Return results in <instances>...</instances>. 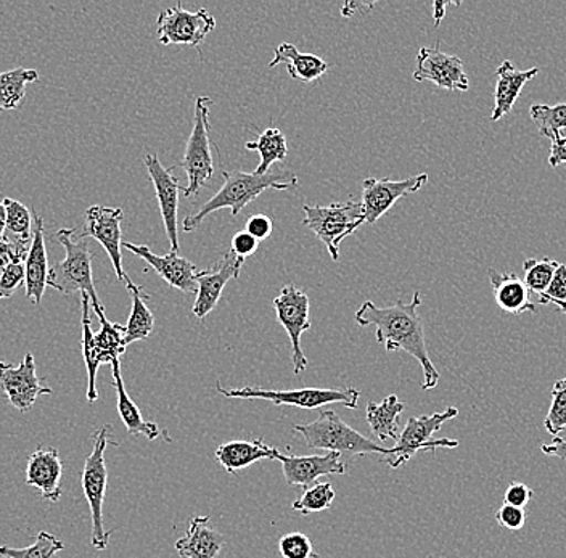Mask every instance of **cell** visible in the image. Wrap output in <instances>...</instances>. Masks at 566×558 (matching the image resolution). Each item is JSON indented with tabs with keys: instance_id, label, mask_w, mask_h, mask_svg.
I'll list each match as a JSON object with an SVG mask.
<instances>
[{
	"instance_id": "6da1fadb",
	"label": "cell",
	"mask_w": 566,
	"mask_h": 558,
	"mask_svg": "<svg viewBox=\"0 0 566 558\" xmlns=\"http://www.w3.org/2000/svg\"><path fill=\"white\" fill-rule=\"evenodd\" d=\"M422 306L420 292L413 293L412 302L395 303L392 306L378 307L371 302L364 303L357 309L356 323L360 327L377 328L375 337L387 351H406L422 364L423 391L433 390L440 381V373L428 356L427 341H424L423 320L419 316Z\"/></svg>"
},
{
	"instance_id": "7a4b0ae2",
	"label": "cell",
	"mask_w": 566,
	"mask_h": 558,
	"mask_svg": "<svg viewBox=\"0 0 566 558\" xmlns=\"http://www.w3.org/2000/svg\"><path fill=\"white\" fill-rule=\"evenodd\" d=\"M222 178H224V186L221 187V190L208 200L197 213L189 214L184 219V231H195L211 213L224 210V208H229L233 218L239 217L243 208L256 200L265 190L274 189L283 192V190H293L298 187V176L289 171L268 172L264 176L254 175V172L248 175V172L224 171Z\"/></svg>"
},
{
	"instance_id": "3957f363",
	"label": "cell",
	"mask_w": 566,
	"mask_h": 558,
	"mask_svg": "<svg viewBox=\"0 0 566 558\" xmlns=\"http://www.w3.org/2000/svg\"><path fill=\"white\" fill-rule=\"evenodd\" d=\"M74 232L76 229H60L56 232V239L65 249V260L49 271L48 287L56 289L62 295L86 293L91 298L92 309H97L102 305L92 278V252L84 240L74 236Z\"/></svg>"
},
{
	"instance_id": "277c9868",
	"label": "cell",
	"mask_w": 566,
	"mask_h": 558,
	"mask_svg": "<svg viewBox=\"0 0 566 558\" xmlns=\"http://www.w3.org/2000/svg\"><path fill=\"white\" fill-rule=\"evenodd\" d=\"M81 303H83V355L88 376L87 401L95 402L98 399L97 387H95L98 367L102 364L112 366L126 351L124 325L109 323L106 319L104 306H101L94 310L101 319L102 328L98 334H92L91 317H88L91 298L86 293H81Z\"/></svg>"
},
{
	"instance_id": "5b68a950",
	"label": "cell",
	"mask_w": 566,
	"mask_h": 558,
	"mask_svg": "<svg viewBox=\"0 0 566 558\" xmlns=\"http://www.w3.org/2000/svg\"><path fill=\"white\" fill-rule=\"evenodd\" d=\"M296 433L303 434L310 450L328 452H348V454H380L387 457V448L374 443L352 429L335 411H321L313 423L293 427Z\"/></svg>"
},
{
	"instance_id": "8992f818",
	"label": "cell",
	"mask_w": 566,
	"mask_h": 558,
	"mask_svg": "<svg viewBox=\"0 0 566 558\" xmlns=\"http://www.w3.org/2000/svg\"><path fill=\"white\" fill-rule=\"evenodd\" d=\"M109 427H102L94 436V448L87 455L84 464L83 493L86 496L88 508L92 515V546L97 550H105L108 547L112 531H106L104 526V503L106 485H108V470H106L105 452L106 446H118V443L109 440Z\"/></svg>"
},
{
	"instance_id": "52a82bcc",
	"label": "cell",
	"mask_w": 566,
	"mask_h": 558,
	"mask_svg": "<svg viewBox=\"0 0 566 558\" xmlns=\"http://www.w3.org/2000/svg\"><path fill=\"white\" fill-rule=\"evenodd\" d=\"M304 225L327 246L332 260H339V243L364 224L363 203L348 200L328 207L304 204Z\"/></svg>"
},
{
	"instance_id": "ba28073f",
	"label": "cell",
	"mask_w": 566,
	"mask_h": 558,
	"mask_svg": "<svg viewBox=\"0 0 566 558\" xmlns=\"http://www.w3.org/2000/svg\"><path fill=\"white\" fill-rule=\"evenodd\" d=\"M458 415V408H448L446 411L437 412V414L410 417L407 420L405 430L399 434L395 448L388 450V455L385 457L389 467H401L420 451H437L440 448L454 450V448H458L459 441L449 440V438L434 440L433 438L434 433L441 430L446 422L455 419Z\"/></svg>"
},
{
	"instance_id": "9c48e42d",
	"label": "cell",
	"mask_w": 566,
	"mask_h": 558,
	"mask_svg": "<svg viewBox=\"0 0 566 558\" xmlns=\"http://www.w3.org/2000/svg\"><path fill=\"white\" fill-rule=\"evenodd\" d=\"M222 397L230 399H264L275 406H292L300 409H321L328 404H342L348 409H357L360 391L356 388L331 390V388H303V390H263L258 387L228 388L216 385Z\"/></svg>"
},
{
	"instance_id": "30bf717a",
	"label": "cell",
	"mask_w": 566,
	"mask_h": 558,
	"mask_svg": "<svg viewBox=\"0 0 566 558\" xmlns=\"http://www.w3.org/2000/svg\"><path fill=\"white\" fill-rule=\"evenodd\" d=\"M210 97L195 101L193 129L186 145L180 168L187 172L189 186L182 189L184 197H195L201 187L207 186L214 176V162L210 150Z\"/></svg>"
},
{
	"instance_id": "8fae6325",
	"label": "cell",
	"mask_w": 566,
	"mask_h": 558,
	"mask_svg": "<svg viewBox=\"0 0 566 558\" xmlns=\"http://www.w3.org/2000/svg\"><path fill=\"white\" fill-rule=\"evenodd\" d=\"M274 309L279 323L285 328L290 343H292V362L295 376H301L307 369V358L301 349V337L311 328L310 296L295 285H285L277 298L274 299Z\"/></svg>"
},
{
	"instance_id": "7c38bea8",
	"label": "cell",
	"mask_w": 566,
	"mask_h": 558,
	"mask_svg": "<svg viewBox=\"0 0 566 558\" xmlns=\"http://www.w3.org/2000/svg\"><path fill=\"white\" fill-rule=\"evenodd\" d=\"M123 210L122 208H109L101 207V204H94L88 208L86 214H84V228L81 232H74V236L77 240L95 239L105 252L108 253L109 260H112L113 270L118 275L122 284H133L126 272L123 270V256H122V222H123Z\"/></svg>"
},
{
	"instance_id": "4fadbf2b",
	"label": "cell",
	"mask_w": 566,
	"mask_h": 558,
	"mask_svg": "<svg viewBox=\"0 0 566 558\" xmlns=\"http://www.w3.org/2000/svg\"><path fill=\"white\" fill-rule=\"evenodd\" d=\"M216 28L214 17L208 10L197 12L182 9L177 3L172 9H166L157 19L158 41L163 45L180 44L198 48Z\"/></svg>"
},
{
	"instance_id": "5bb4252c",
	"label": "cell",
	"mask_w": 566,
	"mask_h": 558,
	"mask_svg": "<svg viewBox=\"0 0 566 558\" xmlns=\"http://www.w3.org/2000/svg\"><path fill=\"white\" fill-rule=\"evenodd\" d=\"M0 393L6 394L10 404L20 412L33 409L42 394H52V390L39 380L34 356L27 352L20 366L0 362Z\"/></svg>"
},
{
	"instance_id": "9a60e30c",
	"label": "cell",
	"mask_w": 566,
	"mask_h": 558,
	"mask_svg": "<svg viewBox=\"0 0 566 558\" xmlns=\"http://www.w3.org/2000/svg\"><path fill=\"white\" fill-rule=\"evenodd\" d=\"M144 165L147 168L148 176L154 182L155 192L159 203V213L165 222L166 235H168L171 250L169 252L179 253V221H177V211H179V193L184 187L179 186L175 176V168H165L159 161L157 155H145Z\"/></svg>"
},
{
	"instance_id": "2e32d148",
	"label": "cell",
	"mask_w": 566,
	"mask_h": 558,
	"mask_svg": "<svg viewBox=\"0 0 566 558\" xmlns=\"http://www.w3.org/2000/svg\"><path fill=\"white\" fill-rule=\"evenodd\" d=\"M427 182L428 175L402 180L367 178L363 183L364 221L375 224L395 207L396 201L419 192Z\"/></svg>"
},
{
	"instance_id": "e0dca14e",
	"label": "cell",
	"mask_w": 566,
	"mask_h": 558,
	"mask_svg": "<svg viewBox=\"0 0 566 558\" xmlns=\"http://www.w3.org/2000/svg\"><path fill=\"white\" fill-rule=\"evenodd\" d=\"M417 83L430 81L444 91L467 92L470 90L463 62L455 55L444 54L438 48H422L417 55V69L413 72Z\"/></svg>"
},
{
	"instance_id": "ac0fdd59",
	"label": "cell",
	"mask_w": 566,
	"mask_h": 558,
	"mask_svg": "<svg viewBox=\"0 0 566 558\" xmlns=\"http://www.w3.org/2000/svg\"><path fill=\"white\" fill-rule=\"evenodd\" d=\"M243 264H245V260L229 250L210 270L198 272L197 298H195L192 309L197 319L203 320L216 309L226 285L240 277Z\"/></svg>"
},
{
	"instance_id": "d6986e66",
	"label": "cell",
	"mask_w": 566,
	"mask_h": 558,
	"mask_svg": "<svg viewBox=\"0 0 566 558\" xmlns=\"http://www.w3.org/2000/svg\"><path fill=\"white\" fill-rule=\"evenodd\" d=\"M275 461L281 462L286 483L304 489L316 485L321 476H339L348 472L338 452H327L324 455H283L279 452Z\"/></svg>"
},
{
	"instance_id": "ffe728a7",
	"label": "cell",
	"mask_w": 566,
	"mask_h": 558,
	"mask_svg": "<svg viewBox=\"0 0 566 558\" xmlns=\"http://www.w3.org/2000/svg\"><path fill=\"white\" fill-rule=\"evenodd\" d=\"M123 246L127 252L134 253L140 260L147 261L159 277L166 284L171 285L172 288L180 289L186 295H197V277L200 271L197 270L192 261L180 256L179 253L172 252L166 253L165 256H158L148 246L134 245L130 242H123Z\"/></svg>"
},
{
	"instance_id": "44dd1931",
	"label": "cell",
	"mask_w": 566,
	"mask_h": 558,
	"mask_svg": "<svg viewBox=\"0 0 566 558\" xmlns=\"http://www.w3.org/2000/svg\"><path fill=\"white\" fill-rule=\"evenodd\" d=\"M63 464L55 448H38L28 457L27 485L41 491L42 499L59 503L62 497Z\"/></svg>"
},
{
	"instance_id": "7402d4cb",
	"label": "cell",
	"mask_w": 566,
	"mask_h": 558,
	"mask_svg": "<svg viewBox=\"0 0 566 558\" xmlns=\"http://www.w3.org/2000/svg\"><path fill=\"white\" fill-rule=\"evenodd\" d=\"M33 240L24 257V272H27V298L34 305H41L42 296L48 288L49 257L45 249L44 219L34 214Z\"/></svg>"
},
{
	"instance_id": "603a6c76",
	"label": "cell",
	"mask_w": 566,
	"mask_h": 558,
	"mask_svg": "<svg viewBox=\"0 0 566 558\" xmlns=\"http://www.w3.org/2000/svg\"><path fill=\"white\" fill-rule=\"evenodd\" d=\"M539 74V69L526 70V72H520L513 66L511 60H504L502 65L499 66L495 76H497V83H495L494 91V109L491 115V122H499L504 118L505 115L512 112L515 107L516 101H518L520 94H522L523 87L530 83L531 80Z\"/></svg>"
},
{
	"instance_id": "cb8c5ba5",
	"label": "cell",
	"mask_w": 566,
	"mask_h": 558,
	"mask_svg": "<svg viewBox=\"0 0 566 558\" xmlns=\"http://www.w3.org/2000/svg\"><path fill=\"white\" fill-rule=\"evenodd\" d=\"M224 536L210 526V517H193L189 531L176 543V550L182 558H216L224 546Z\"/></svg>"
},
{
	"instance_id": "d4e9b609",
	"label": "cell",
	"mask_w": 566,
	"mask_h": 558,
	"mask_svg": "<svg viewBox=\"0 0 566 558\" xmlns=\"http://www.w3.org/2000/svg\"><path fill=\"white\" fill-rule=\"evenodd\" d=\"M112 370L113 387L116 388V393H118V412L124 427H126L127 433H129L130 436L144 434V436L150 441L158 440L159 436H165L166 441H171L168 432L159 430L157 423L147 422V420L142 417L140 409L137 408L136 402L127 394L126 388H124L119 360H115V362L112 364Z\"/></svg>"
},
{
	"instance_id": "484cf974",
	"label": "cell",
	"mask_w": 566,
	"mask_h": 558,
	"mask_svg": "<svg viewBox=\"0 0 566 558\" xmlns=\"http://www.w3.org/2000/svg\"><path fill=\"white\" fill-rule=\"evenodd\" d=\"M488 275H490L495 303L504 313H536V306L530 299V289L518 275L513 272L501 274L495 270L488 271Z\"/></svg>"
},
{
	"instance_id": "4316f807",
	"label": "cell",
	"mask_w": 566,
	"mask_h": 558,
	"mask_svg": "<svg viewBox=\"0 0 566 558\" xmlns=\"http://www.w3.org/2000/svg\"><path fill=\"white\" fill-rule=\"evenodd\" d=\"M279 450L268 446L264 441H230V443L222 444L216 450V459L226 472L233 475V473L242 472L254 462L261 459H272L274 461L279 455Z\"/></svg>"
},
{
	"instance_id": "83f0119b",
	"label": "cell",
	"mask_w": 566,
	"mask_h": 558,
	"mask_svg": "<svg viewBox=\"0 0 566 558\" xmlns=\"http://www.w3.org/2000/svg\"><path fill=\"white\" fill-rule=\"evenodd\" d=\"M285 63L290 77L301 83H313L328 72V63L318 59L317 55L303 54L290 42H282L275 49L274 59L269 62L271 69Z\"/></svg>"
},
{
	"instance_id": "f1b7e54d",
	"label": "cell",
	"mask_w": 566,
	"mask_h": 558,
	"mask_svg": "<svg viewBox=\"0 0 566 558\" xmlns=\"http://www.w3.org/2000/svg\"><path fill=\"white\" fill-rule=\"evenodd\" d=\"M406 404L399 401L396 394L385 398L384 402H369L366 409V419L371 434L380 441H398L399 417L405 412Z\"/></svg>"
},
{
	"instance_id": "f546056e",
	"label": "cell",
	"mask_w": 566,
	"mask_h": 558,
	"mask_svg": "<svg viewBox=\"0 0 566 558\" xmlns=\"http://www.w3.org/2000/svg\"><path fill=\"white\" fill-rule=\"evenodd\" d=\"M126 288L133 295V310L127 325H124V345L127 348L133 343L147 340L150 337L155 327V317L147 306V299H150V296L144 295V289L134 282Z\"/></svg>"
},
{
	"instance_id": "4dcf8cb0",
	"label": "cell",
	"mask_w": 566,
	"mask_h": 558,
	"mask_svg": "<svg viewBox=\"0 0 566 558\" xmlns=\"http://www.w3.org/2000/svg\"><path fill=\"white\" fill-rule=\"evenodd\" d=\"M6 207V234L3 239L28 252L33 240V217L23 203L13 199H3Z\"/></svg>"
},
{
	"instance_id": "1f68e13d",
	"label": "cell",
	"mask_w": 566,
	"mask_h": 558,
	"mask_svg": "<svg viewBox=\"0 0 566 558\" xmlns=\"http://www.w3.org/2000/svg\"><path fill=\"white\" fill-rule=\"evenodd\" d=\"M247 150L258 151L261 157L260 166H258L254 175H268L269 169L274 162L283 161L289 155V145H286L285 136L277 127H269L263 134L258 136L253 143L245 144Z\"/></svg>"
},
{
	"instance_id": "d6a6232c",
	"label": "cell",
	"mask_w": 566,
	"mask_h": 558,
	"mask_svg": "<svg viewBox=\"0 0 566 558\" xmlns=\"http://www.w3.org/2000/svg\"><path fill=\"white\" fill-rule=\"evenodd\" d=\"M38 80L39 73L35 70L15 69L0 73V112L20 107L27 95V84Z\"/></svg>"
},
{
	"instance_id": "836d02e7",
	"label": "cell",
	"mask_w": 566,
	"mask_h": 558,
	"mask_svg": "<svg viewBox=\"0 0 566 558\" xmlns=\"http://www.w3.org/2000/svg\"><path fill=\"white\" fill-rule=\"evenodd\" d=\"M65 549V544L56 536L48 531H41L35 538L33 546L24 549L13 547H0V557L3 558H59V552Z\"/></svg>"
},
{
	"instance_id": "e575fe53",
	"label": "cell",
	"mask_w": 566,
	"mask_h": 558,
	"mask_svg": "<svg viewBox=\"0 0 566 558\" xmlns=\"http://www.w3.org/2000/svg\"><path fill=\"white\" fill-rule=\"evenodd\" d=\"M558 266H560V263L551 260V257H541V260L528 257V260L523 261V272H525V281L523 282H525L530 293L544 295Z\"/></svg>"
},
{
	"instance_id": "d590c367",
	"label": "cell",
	"mask_w": 566,
	"mask_h": 558,
	"mask_svg": "<svg viewBox=\"0 0 566 558\" xmlns=\"http://www.w3.org/2000/svg\"><path fill=\"white\" fill-rule=\"evenodd\" d=\"M530 116L537 126L539 133L547 139L562 136L566 129V104L551 105L533 104L530 108Z\"/></svg>"
},
{
	"instance_id": "8d00e7d4",
	"label": "cell",
	"mask_w": 566,
	"mask_h": 558,
	"mask_svg": "<svg viewBox=\"0 0 566 558\" xmlns=\"http://www.w3.org/2000/svg\"><path fill=\"white\" fill-rule=\"evenodd\" d=\"M335 497V489L331 483H316L304 489L303 496L293 503L292 508L301 515L321 514L332 507Z\"/></svg>"
},
{
	"instance_id": "74e56055",
	"label": "cell",
	"mask_w": 566,
	"mask_h": 558,
	"mask_svg": "<svg viewBox=\"0 0 566 558\" xmlns=\"http://www.w3.org/2000/svg\"><path fill=\"white\" fill-rule=\"evenodd\" d=\"M544 427L554 438L566 430V377L555 381L552 388V406L544 420Z\"/></svg>"
},
{
	"instance_id": "f35d334b",
	"label": "cell",
	"mask_w": 566,
	"mask_h": 558,
	"mask_svg": "<svg viewBox=\"0 0 566 558\" xmlns=\"http://www.w3.org/2000/svg\"><path fill=\"white\" fill-rule=\"evenodd\" d=\"M279 550L283 558H317L313 540L303 533H290L279 540Z\"/></svg>"
},
{
	"instance_id": "ab89813d",
	"label": "cell",
	"mask_w": 566,
	"mask_h": 558,
	"mask_svg": "<svg viewBox=\"0 0 566 558\" xmlns=\"http://www.w3.org/2000/svg\"><path fill=\"white\" fill-rule=\"evenodd\" d=\"M27 281L24 263H12L0 275V299L10 298Z\"/></svg>"
},
{
	"instance_id": "60d3db41",
	"label": "cell",
	"mask_w": 566,
	"mask_h": 558,
	"mask_svg": "<svg viewBox=\"0 0 566 558\" xmlns=\"http://www.w3.org/2000/svg\"><path fill=\"white\" fill-rule=\"evenodd\" d=\"M551 302L566 303V264L557 267L546 293L539 296L541 305H548Z\"/></svg>"
},
{
	"instance_id": "b9f144b4",
	"label": "cell",
	"mask_w": 566,
	"mask_h": 558,
	"mask_svg": "<svg viewBox=\"0 0 566 558\" xmlns=\"http://www.w3.org/2000/svg\"><path fill=\"white\" fill-rule=\"evenodd\" d=\"M495 520L501 523L502 526H505V528L512 529V531H518L526 523L525 508L504 504L499 508L497 514H495Z\"/></svg>"
},
{
	"instance_id": "7bdbcfd3",
	"label": "cell",
	"mask_w": 566,
	"mask_h": 558,
	"mask_svg": "<svg viewBox=\"0 0 566 558\" xmlns=\"http://www.w3.org/2000/svg\"><path fill=\"white\" fill-rule=\"evenodd\" d=\"M243 231L254 236L258 242H263V240L271 236L272 231H274V224H272V219L265 217V214H253V217L248 219Z\"/></svg>"
},
{
	"instance_id": "ee69618b",
	"label": "cell",
	"mask_w": 566,
	"mask_h": 558,
	"mask_svg": "<svg viewBox=\"0 0 566 558\" xmlns=\"http://www.w3.org/2000/svg\"><path fill=\"white\" fill-rule=\"evenodd\" d=\"M533 499V489L525 483H512L505 491L504 503L513 507L525 508Z\"/></svg>"
},
{
	"instance_id": "f6af8a7d",
	"label": "cell",
	"mask_w": 566,
	"mask_h": 558,
	"mask_svg": "<svg viewBox=\"0 0 566 558\" xmlns=\"http://www.w3.org/2000/svg\"><path fill=\"white\" fill-rule=\"evenodd\" d=\"M258 246H260V242H258L254 236H251L245 231H240L232 236V246H230V252L235 253L239 257H243V260H247L251 254L256 253Z\"/></svg>"
},
{
	"instance_id": "bcb514c9",
	"label": "cell",
	"mask_w": 566,
	"mask_h": 558,
	"mask_svg": "<svg viewBox=\"0 0 566 558\" xmlns=\"http://www.w3.org/2000/svg\"><path fill=\"white\" fill-rule=\"evenodd\" d=\"M28 252L18 249V246L10 243L9 240H0V275L7 270L12 263H23Z\"/></svg>"
},
{
	"instance_id": "7dc6e473",
	"label": "cell",
	"mask_w": 566,
	"mask_h": 558,
	"mask_svg": "<svg viewBox=\"0 0 566 558\" xmlns=\"http://www.w3.org/2000/svg\"><path fill=\"white\" fill-rule=\"evenodd\" d=\"M551 154H548V165L552 168H558L566 162V136H555L551 139Z\"/></svg>"
},
{
	"instance_id": "c3c4849f",
	"label": "cell",
	"mask_w": 566,
	"mask_h": 558,
	"mask_svg": "<svg viewBox=\"0 0 566 558\" xmlns=\"http://www.w3.org/2000/svg\"><path fill=\"white\" fill-rule=\"evenodd\" d=\"M541 451H543V454L566 461V441L562 440V438H554V440H552V444H543Z\"/></svg>"
},
{
	"instance_id": "681fc988",
	"label": "cell",
	"mask_w": 566,
	"mask_h": 558,
	"mask_svg": "<svg viewBox=\"0 0 566 558\" xmlns=\"http://www.w3.org/2000/svg\"><path fill=\"white\" fill-rule=\"evenodd\" d=\"M357 9H374V3H359V2H348L345 7H343L342 13L343 17H352L356 13Z\"/></svg>"
},
{
	"instance_id": "f907efd6",
	"label": "cell",
	"mask_w": 566,
	"mask_h": 558,
	"mask_svg": "<svg viewBox=\"0 0 566 558\" xmlns=\"http://www.w3.org/2000/svg\"><path fill=\"white\" fill-rule=\"evenodd\" d=\"M448 6H459V3L434 2V24L437 27H440L441 20L444 19V10Z\"/></svg>"
},
{
	"instance_id": "816d5d0a",
	"label": "cell",
	"mask_w": 566,
	"mask_h": 558,
	"mask_svg": "<svg viewBox=\"0 0 566 558\" xmlns=\"http://www.w3.org/2000/svg\"><path fill=\"white\" fill-rule=\"evenodd\" d=\"M3 234H6V207H3V201L0 200V240L3 239Z\"/></svg>"
},
{
	"instance_id": "f5cc1de1",
	"label": "cell",
	"mask_w": 566,
	"mask_h": 558,
	"mask_svg": "<svg viewBox=\"0 0 566 558\" xmlns=\"http://www.w3.org/2000/svg\"><path fill=\"white\" fill-rule=\"evenodd\" d=\"M552 305H555L558 307V310H560V313H564L566 314V303H562V302H551Z\"/></svg>"
}]
</instances>
